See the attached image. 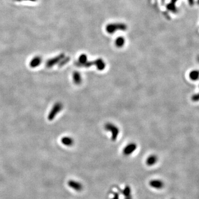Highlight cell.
<instances>
[{
	"instance_id": "6da1fadb",
	"label": "cell",
	"mask_w": 199,
	"mask_h": 199,
	"mask_svg": "<svg viewBox=\"0 0 199 199\" xmlns=\"http://www.w3.org/2000/svg\"><path fill=\"white\" fill-rule=\"evenodd\" d=\"M63 108V105L61 102H57L53 105L51 110L48 116V119L49 121H53L55 119V117L58 113L60 112L61 110Z\"/></svg>"
},
{
	"instance_id": "7a4b0ae2",
	"label": "cell",
	"mask_w": 199,
	"mask_h": 199,
	"mask_svg": "<svg viewBox=\"0 0 199 199\" xmlns=\"http://www.w3.org/2000/svg\"><path fill=\"white\" fill-rule=\"evenodd\" d=\"M106 29L107 32L112 34L116 32V30H126L127 29V25L123 23H112L106 26Z\"/></svg>"
},
{
	"instance_id": "3957f363",
	"label": "cell",
	"mask_w": 199,
	"mask_h": 199,
	"mask_svg": "<svg viewBox=\"0 0 199 199\" xmlns=\"http://www.w3.org/2000/svg\"><path fill=\"white\" fill-rule=\"evenodd\" d=\"M105 129L111 133L112 140L116 141L119 134V128L112 123H107L105 125Z\"/></svg>"
},
{
	"instance_id": "277c9868",
	"label": "cell",
	"mask_w": 199,
	"mask_h": 199,
	"mask_svg": "<svg viewBox=\"0 0 199 199\" xmlns=\"http://www.w3.org/2000/svg\"><path fill=\"white\" fill-rule=\"evenodd\" d=\"M65 54L63 53H61L59 55L56 56L54 58H50L49 59H48L46 62V66L48 68H51L53 66L59 63V62L64 57H65Z\"/></svg>"
},
{
	"instance_id": "5b68a950",
	"label": "cell",
	"mask_w": 199,
	"mask_h": 199,
	"mask_svg": "<svg viewBox=\"0 0 199 199\" xmlns=\"http://www.w3.org/2000/svg\"><path fill=\"white\" fill-rule=\"evenodd\" d=\"M149 185L153 189L160 190L164 187V182L160 179H152L149 181Z\"/></svg>"
},
{
	"instance_id": "8992f818",
	"label": "cell",
	"mask_w": 199,
	"mask_h": 199,
	"mask_svg": "<svg viewBox=\"0 0 199 199\" xmlns=\"http://www.w3.org/2000/svg\"><path fill=\"white\" fill-rule=\"evenodd\" d=\"M137 146L136 144L134 143H130L125 146V148L123 150V154L125 156L130 155L135 151V149H137Z\"/></svg>"
},
{
	"instance_id": "52a82bcc",
	"label": "cell",
	"mask_w": 199,
	"mask_h": 199,
	"mask_svg": "<svg viewBox=\"0 0 199 199\" xmlns=\"http://www.w3.org/2000/svg\"><path fill=\"white\" fill-rule=\"evenodd\" d=\"M42 63V58L40 56H36L33 57L29 62V66L32 68H35L40 65Z\"/></svg>"
},
{
	"instance_id": "ba28073f",
	"label": "cell",
	"mask_w": 199,
	"mask_h": 199,
	"mask_svg": "<svg viewBox=\"0 0 199 199\" xmlns=\"http://www.w3.org/2000/svg\"><path fill=\"white\" fill-rule=\"evenodd\" d=\"M69 185L70 187H71L72 189H73L76 191H81L83 190V185L81 182L74 180H70L69 181Z\"/></svg>"
},
{
	"instance_id": "9c48e42d",
	"label": "cell",
	"mask_w": 199,
	"mask_h": 199,
	"mask_svg": "<svg viewBox=\"0 0 199 199\" xmlns=\"http://www.w3.org/2000/svg\"><path fill=\"white\" fill-rule=\"evenodd\" d=\"M121 193L124 197V199H132V191L130 186H126L122 190Z\"/></svg>"
},
{
	"instance_id": "30bf717a",
	"label": "cell",
	"mask_w": 199,
	"mask_h": 199,
	"mask_svg": "<svg viewBox=\"0 0 199 199\" xmlns=\"http://www.w3.org/2000/svg\"><path fill=\"white\" fill-rule=\"evenodd\" d=\"M158 159V158L156 155H150L146 159V164L149 166H154L157 162Z\"/></svg>"
},
{
	"instance_id": "8fae6325",
	"label": "cell",
	"mask_w": 199,
	"mask_h": 199,
	"mask_svg": "<svg viewBox=\"0 0 199 199\" xmlns=\"http://www.w3.org/2000/svg\"><path fill=\"white\" fill-rule=\"evenodd\" d=\"M61 143L66 146H72L74 144V139L70 137H64L61 139Z\"/></svg>"
},
{
	"instance_id": "7c38bea8",
	"label": "cell",
	"mask_w": 199,
	"mask_h": 199,
	"mask_svg": "<svg viewBox=\"0 0 199 199\" xmlns=\"http://www.w3.org/2000/svg\"><path fill=\"white\" fill-rule=\"evenodd\" d=\"M73 81L76 85H80L82 82V78L81 74L78 72H75L72 75Z\"/></svg>"
},
{
	"instance_id": "4fadbf2b",
	"label": "cell",
	"mask_w": 199,
	"mask_h": 199,
	"mask_svg": "<svg viewBox=\"0 0 199 199\" xmlns=\"http://www.w3.org/2000/svg\"><path fill=\"white\" fill-rule=\"evenodd\" d=\"M88 61V58L87 56L85 54H81L79 58V60L77 61L76 63H75V64L77 66L80 67L81 65H82L84 63H85Z\"/></svg>"
},
{
	"instance_id": "5bb4252c",
	"label": "cell",
	"mask_w": 199,
	"mask_h": 199,
	"mask_svg": "<svg viewBox=\"0 0 199 199\" xmlns=\"http://www.w3.org/2000/svg\"><path fill=\"white\" fill-rule=\"evenodd\" d=\"M96 66L99 70H102L105 69V67H106V64H105L104 61L102 59H97V64Z\"/></svg>"
},
{
	"instance_id": "9a60e30c",
	"label": "cell",
	"mask_w": 199,
	"mask_h": 199,
	"mask_svg": "<svg viewBox=\"0 0 199 199\" xmlns=\"http://www.w3.org/2000/svg\"><path fill=\"white\" fill-rule=\"evenodd\" d=\"M124 43H125L124 38L122 37H119V38H117L115 41L116 47L118 48H121L123 47L124 45Z\"/></svg>"
},
{
	"instance_id": "2e32d148",
	"label": "cell",
	"mask_w": 199,
	"mask_h": 199,
	"mask_svg": "<svg viewBox=\"0 0 199 199\" xmlns=\"http://www.w3.org/2000/svg\"><path fill=\"white\" fill-rule=\"evenodd\" d=\"M167 8L169 11H171L174 13H176L177 12V8L176 6H175V4H173L172 3H170L167 5Z\"/></svg>"
},
{
	"instance_id": "e0dca14e",
	"label": "cell",
	"mask_w": 199,
	"mask_h": 199,
	"mask_svg": "<svg viewBox=\"0 0 199 199\" xmlns=\"http://www.w3.org/2000/svg\"><path fill=\"white\" fill-rule=\"evenodd\" d=\"M69 60H70V58L69 57H64V58L61 60L59 62V63L58 64L59 65V66H63L64 65H65L67 63L69 62Z\"/></svg>"
},
{
	"instance_id": "ac0fdd59",
	"label": "cell",
	"mask_w": 199,
	"mask_h": 199,
	"mask_svg": "<svg viewBox=\"0 0 199 199\" xmlns=\"http://www.w3.org/2000/svg\"><path fill=\"white\" fill-rule=\"evenodd\" d=\"M112 199H119V195L118 193L115 192L113 193V197Z\"/></svg>"
},
{
	"instance_id": "d6986e66",
	"label": "cell",
	"mask_w": 199,
	"mask_h": 199,
	"mask_svg": "<svg viewBox=\"0 0 199 199\" xmlns=\"http://www.w3.org/2000/svg\"><path fill=\"white\" fill-rule=\"evenodd\" d=\"M14 1H16L17 2H21L22 1H29V2H36L37 0H14Z\"/></svg>"
},
{
	"instance_id": "ffe728a7",
	"label": "cell",
	"mask_w": 199,
	"mask_h": 199,
	"mask_svg": "<svg viewBox=\"0 0 199 199\" xmlns=\"http://www.w3.org/2000/svg\"><path fill=\"white\" fill-rule=\"evenodd\" d=\"M190 6H193L194 4V1L193 0H188Z\"/></svg>"
},
{
	"instance_id": "44dd1931",
	"label": "cell",
	"mask_w": 199,
	"mask_h": 199,
	"mask_svg": "<svg viewBox=\"0 0 199 199\" xmlns=\"http://www.w3.org/2000/svg\"><path fill=\"white\" fill-rule=\"evenodd\" d=\"M177 1H178V0H171V3L175 4V3L177 2Z\"/></svg>"
},
{
	"instance_id": "7402d4cb",
	"label": "cell",
	"mask_w": 199,
	"mask_h": 199,
	"mask_svg": "<svg viewBox=\"0 0 199 199\" xmlns=\"http://www.w3.org/2000/svg\"><path fill=\"white\" fill-rule=\"evenodd\" d=\"M197 3L199 5V0H197Z\"/></svg>"
},
{
	"instance_id": "603a6c76",
	"label": "cell",
	"mask_w": 199,
	"mask_h": 199,
	"mask_svg": "<svg viewBox=\"0 0 199 199\" xmlns=\"http://www.w3.org/2000/svg\"></svg>"
}]
</instances>
